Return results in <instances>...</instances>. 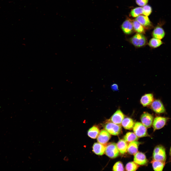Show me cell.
Instances as JSON below:
<instances>
[{
	"label": "cell",
	"mask_w": 171,
	"mask_h": 171,
	"mask_svg": "<svg viewBox=\"0 0 171 171\" xmlns=\"http://www.w3.org/2000/svg\"><path fill=\"white\" fill-rule=\"evenodd\" d=\"M138 164L134 162H131L127 164L125 166V169L127 171H135L138 168Z\"/></svg>",
	"instance_id": "cell-25"
},
{
	"label": "cell",
	"mask_w": 171,
	"mask_h": 171,
	"mask_svg": "<svg viewBox=\"0 0 171 171\" xmlns=\"http://www.w3.org/2000/svg\"><path fill=\"white\" fill-rule=\"evenodd\" d=\"M134 161L139 165H144L148 163V160L145 155L140 152H137L134 155Z\"/></svg>",
	"instance_id": "cell-11"
},
{
	"label": "cell",
	"mask_w": 171,
	"mask_h": 171,
	"mask_svg": "<svg viewBox=\"0 0 171 171\" xmlns=\"http://www.w3.org/2000/svg\"><path fill=\"white\" fill-rule=\"evenodd\" d=\"M163 43L161 40L153 38L150 40L148 44L151 48H156L160 47Z\"/></svg>",
	"instance_id": "cell-22"
},
{
	"label": "cell",
	"mask_w": 171,
	"mask_h": 171,
	"mask_svg": "<svg viewBox=\"0 0 171 171\" xmlns=\"http://www.w3.org/2000/svg\"><path fill=\"white\" fill-rule=\"evenodd\" d=\"M105 146L99 143L96 142L93 144L92 151L96 154L99 155H103L105 152Z\"/></svg>",
	"instance_id": "cell-15"
},
{
	"label": "cell",
	"mask_w": 171,
	"mask_h": 171,
	"mask_svg": "<svg viewBox=\"0 0 171 171\" xmlns=\"http://www.w3.org/2000/svg\"><path fill=\"white\" fill-rule=\"evenodd\" d=\"M143 14L144 15L148 16L151 13L152 9L151 7L149 5H146L142 7Z\"/></svg>",
	"instance_id": "cell-28"
},
{
	"label": "cell",
	"mask_w": 171,
	"mask_h": 171,
	"mask_svg": "<svg viewBox=\"0 0 171 171\" xmlns=\"http://www.w3.org/2000/svg\"><path fill=\"white\" fill-rule=\"evenodd\" d=\"M153 160L165 162L166 155L165 148L162 146L159 145L154 148L152 154Z\"/></svg>",
	"instance_id": "cell-2"
},
{
	"label": "cell",
	"mask_w": 171,
	"mask_h": 171,
	"mask_svg": "<svg viewBox=\"0 0 171 171\" xmlns=\"http://www.w3.org/2000/svg\"><path fill=\"white\" fill-rule=\"evenodd\" d=\"M133 29L137 33L144 34L145 30L143 27L137 21L135 20L132 23Z\"/></svg>",
	"instance_id": "cell-24"
},
{
	"label": "cell",
	"mask_w": 171,
	"mask_h": 171,
	"mask_svg": "<svg viewBox=\"0 0 171 171\" xmlns=\"http://www.w3.org/2000/svg\"><path fill=\"white\" fill-rule=\"evenodd\" d=\"M154 170L155 171H162L165 165V162L153 160L152 162Z\"/></svg>",
	"instance_id": "cell-20"
},
{
	"label": "cell",
	"mask_w": 171,
	"mask_h": 171,
	"mask_svg": "<svg viewBox=\"0 0 171 171\" xmlns=\"http://www.w3.org/2000/svg\"><path fill=\"white\" fill-rule=\"evenodd\" d=\"M100 132L99 128L96 126H93L90 128L88 132V135L91 138L95 139L98 137Z\"/></svg>",
	"instance_id": "cell-21"
},
{
	"label": "cell",
	"mask_w": 171,
	"mask_h": 171,
	"mask_svg": "<svg viewBox=\"0 0 171 171\" xmlns=\"http://www.w3.org/2000/svg\"><path fill=\"white\" fill-rule=\"evenodd\" d=\"M153 116L147 112L144 113L141 117L142 123L147 128H149L151 126L153 122Z\"/></svg>",
	"instance_id": "cell-8"
},
{
	"label": "cell",
	"mask_w": 171,
	"mask_h": 171,
	"mask_svg": "<svg viewBox=\"0 0 171 171\" xmlns=\"http://www.w3.org/2000/svg\"><path fill=\"white\" fill-rule=\"evenodd\" d=\"M111 137L110 134L105 129H102L97 137V142L103 144L106 143Z\"/></svg>",
	"instance_id": "cell-9"
},
{
	"label": "cell",
	"mask_w": 171,
	"mask_h": 171,
	"mask_svg": "<svg viewBox=\"0 0 171 171\" xmlns=\"http://www.w3.org/2000/svg\"><path fill=\"white\" fill-rule=\"evenodd\" d=\"M143 12L142 7H137L132 10L130 12V14L133 17H136L143 14Z\"/></svg>",
	"instance_id": "cell-26"
},
{
	"label": "cell",
	"mask_w": 171,
	"mask_h": 171,
	"mask_svg": "<svg viewBox=\"0 0 171 171\" xmlns=\"http://www.w3.org/2000/svg\"><path fill=\"white\" fill-rule=\"evenodd\" d=\"M128 145L127 142L123 139L119 140L117 144L119 152L122 154H124L127 152Z\"/></svg>",
	"instance_id": "cell-18"
},
{
	"label": "cell",
	"mask_w": 171,
	"mask_h": 171,
	"mask_svg": "<svg viewBox=\"0 0 171 171\" xmlns=\"http://www.w3.org/2000/svg\"><path fill=\"white\" fill-rule=\"evenodd\" d=\"M112 89L114 91H117L118 90V86L116 84H114L111 86Z\"/></svg>",
	"instance_id": "cell-30"
},
{
	"label": "cell",
	"mask_w": 171,
	"mask_h": 171,
	"mask_svg": "<svg viewBox=\"0 0 171 171\" xmlns=\"http://www.w3.org/2000/svg\"><path fill=\"white\" fill-rule=\"evenodd\" d=\"M104 127L106 130L110 134L112 135H118L122 132L121 126L112 122H108L106 123L104 125Z\"/></svg>",
	"instance_id": "cell-4"
},
{
	"label": "cell",
	"mask_w": 171,
	"mask_h": 171,
	"mask_svg": "<svg viewBox=\"0 0 171 171\" xmlns=\"http://www.w3.org/2000/svg\"><path fill=\"white\" fill-rule=\"evenodd\" d=\"M140 142L137 141L130 142L128 145L127 151L128 153L132 155H134L138 152L139 145Z\"/></svg>",
	"instance_id": "cell-16"
},
{
	"label": "cell",
	"mask_w": 171,
	"mask_h": 171,
	"mask_svg": "<svg viewBox=\"0 0 171 171\" xmlns=\"http://www.w3.org/2000/svg\"><path fill=\"white\" fill-rule=\"evenodd\" d=\"M105 152L107 156L112 159L117 157L119 154L117 144L113 142L109 143L105 146Z\"/></svg>",
	"instance_id": "cell-3"
},
{
	"label": "cell",
	"mask_w": 171,
	"mask_h": 171,
	"mask_svg": "<svg viewBox=\"0 0 171 171\" xmlns=\"http://www.w3.org/2000/svg\"><path fill=\"white\" fill-rule=\"evenodd\" d=\"M168 118L167 117L157 116L154 119L152 123L154 130L160 129L163 127L166 124Z\"/></svg>",
	"instance_id": "cell-6"
},
{
	"label": "cell",
	"mask_w": 171,
	"mask_h": 171,
	"mask_svg": "<svg viewBox=\"0 0 171 171\" xmlns=\"http://www.w3.org/2000/svg\"><path fill=\"white\" fill-rule=\"evenodd\" d=\"M135 20L138 22L143 27L149 28L152 26V23L147 16L140 15L136 18Z\"/></svg>",
	"instance_id": "cell-13"
},
{
	"label": "cell",
	"mask_w": 171,
	"mask_h": 171,
	"mask_svg": "<svg viewBox=\"0 0 171 171\" xmlns=\"http://www.w3.org/2000/svg\"><path fill=\"white\" fill-rule=\"evenodd\" d=\"M133 129L134 133L138 137L141 138L148 136L147 128L140 122H137L135 123Z\"/></svg>",
	"instance_id": "cell-5"
},
{
	"label": "cell",
	"mask_w": 171,
	"mask_h": 171,
	"mask_svg": "<svg viewBox=\"0 0 171 171\" xmlns=\"http://www.w3.org/2000/svg\"><path fill=\"white\" fill-rule=\"evenodd\" d=\"M170 156L171 157V147L170 150Z\"/></svg>",
	"instance_id": "cell-31"
},
{
	"label": "cell",
	"mask_w": 171,
	"mask_h": 171,
	"mask_svg": "<svg viewBox=\"0 0 171 171\" xmlns=\"http://www.w3.org/2000/svg\"><path fill=\"white\" fill-rule=\"evenodd\" d=\"M151 107L155 113L161 114L165 112L166 110L162 102L159 100H156L151 104Z\"/></svg>",
	"instance_id": "cell-7"
},
{
	"label": "cell",
	"mask_w": 171,
	"mask_h": 171,
	"mask_svg": "<svg viewBox=\"0 0 171 171\" xmlns=\"http://www.w3.org/2000/svg\"><path fill=\"white\" fill-rule=\"evenodd\" d=\"M124 117V114L121 110L118 109L112 116L110 120L113 123L120 125Z\"/></svg>",
	"instance_id": "cell-10"
},
{
	"label": "cell",
	"mask_w": 171,
	"mask_h": 171,
	"mask_svg": "<svg viewBox=\"0 0 171 171\" xmlns=\"http://www.w3.org/2000/svg\"><path fill=\"white\" fill-rule=\"evenodd\" d=\"M165 31L161 26L157 25L154 29L152 33V36L153 38L162 39L165 37Z\"/></svg>",
	"instance_id": "cell-12"
},
{
	"label": "cell",
	"mask_w": 171,
	"mask_h": 171,
	"mask_svg": "<svg viewBox=\"0 0 171 171\" xmlns=\"http://www.w3.org/2000/svg\"><path fill=\"white\" fill-rule=\"evenodd\" d=\"M148 1V0H136L137 4L138 5L142 6L146 5Z\"/></svg>",
	"instance_id": "cell-29"
},
{
	"label": "cell",
	"mask_w": 171,
	"mask_h": 171,
	"mask_svg": "<svg viewBox=\"0 0 171 171\" xmlns=\"http://www.w3.org/2000/svg\"><path fill=\"white\" fill-rule=\"evenodd\" d=\"M113 170L115 171H124V167L122 162L119 161L116 162L113 167Z\"/></svg>",
	"instance_id": "cell-27"
},
{
	"label": "cell",
	"mask_w": 171,
	"mask_h": 171,
	"mask_svg": "<svg viewBox=\"0 0 171 171\" xmlns=\"http://www.w3.org/2000/svg\"><path fill=\"white\" fill-rule=\"evenodd\" d=\"M121 124L125 129L130 130L133 128L135 123L132 119L129 118H126L123 119Z\"/></svg>",
	"instance_id": "cell-19"
},
{
	"label": "cell",
	"mask_w": 171,
	"mask_h": 171,
	"mask_svg": "<svg viewBox=\"0 0 171 171\" xmlns=\"http://www.w3.org/2000/svg\"><path fill=\"white\" fill-rule=\"evenodd\" d=\"M153 100V97L152 94H147L142 97L140 100V102L143 106H146L151 104Z\"/></svg>",
	"instance_id": "cell-17"
},
{
	"label": "cell",
	"mask_w": 171,
	"mask_h": 171,
	"mask_svg": "<svg viewBox=\"0 0 171 171\" xmlns=\"http://www.w3.org/2000/svg\"><path fill=\"white\" fill-rule=\"evenodd\" d=\"M129 42L135 47L140 48L144 46L147 43L146 37L143 34L137 33L129 39Z\"/></svg>",
	"instance_id": "cell-1"
},
{
	"label": "cell",
	"mask_w": 171,
	"mask_h": 171,
	"mask_svg": "<svg viewBox=\"0 0 171 171\" xmlns=\"http://www.w3.org/2000/svg\"><path fill=\"white\" fill-rule=\"evenodd\" d=\"M121 28L123 32L125 34H130L132 33L133 31L132 23L129 20H126L122 24Z\"/></svg>",
	"instance_id": "cell-14"
},
{
	"label": "cell",
	"mask_w": 171,
	"mask_h": 171,
	"mask_svg": "<svg viewBox=\"0 0 171 171\" xmlns=\"http://www.w3.org/2000/svg\"><path fill=\"white\" fill-rule=\"evenodd\" d=\"M124 139L127 142H130L137 141L138 138L134 133L132 132H128L124 136Z\"/></svg>",
	"instance_id": "cell-23"
}]
</instances>
